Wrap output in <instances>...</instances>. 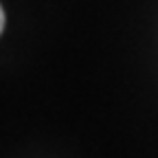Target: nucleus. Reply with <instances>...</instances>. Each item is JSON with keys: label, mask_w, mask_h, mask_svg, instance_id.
<instances>
[{"label": "nucleus", "mask_w": 158, "mask_h": 158, "mask_svg": "<svg viewBox=\"0 0 158 158\" xmlns=\"http://www.w3.org/2000/svg\"><path fill=\"white\" fill-rule=\"evenodd\" d=\"M5 24H7V15H5V9L0 11V31H5Z\"/></svg>", "instance_id": "obj_1"}]
</instances>
